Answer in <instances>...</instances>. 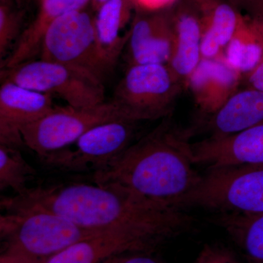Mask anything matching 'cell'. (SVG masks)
Returning a JSON list of instances; mask_svg holds the SVG:
<instances>
[{
  "label": "cell",
  "instance_id": "obj_1",
  "mask_svg": "<svg viewBox=\"0 0 263 263\" xmlns=\"http://www.w3.org/2000/svg\"><path fill=\"white\" fill-rule=\"evenodd\" d=\"M5 212L33 209L62 216L81 229L127 231L162 245L191 228V216L117 183H73L28 189L2 197Z\"/></svg>",
  "mask_w": 263,
  "mask_h": 263
},
{
  "label": "cell",
  "instance_id": "obj_2",
  "mask_svg": "<svg viewBox=\"0 0 263 263\" xmlns=\"http://www.w3.org/2000/svg\"><path fill=\"white\" fill-rule=\"evenodd\" d=\"M191 132L167 118L130 145L105 168L93 174L98 184L117 183L151 200L178 208L202 179L195 168Z\"/></svg>",
  "mask_w": 263,
  "mask_h": 263
},
{
  "label": "cell",
  "instance_id": "obj_3",
  "mask_svg": "<svg viewBox=\"0 0 263 263\" xmlns=\"http://www.w3.org/2000/svg\"><path fill=\"white\" fill-rule=\"evenodd\" d=\"M0 233L5 245L3 256L28 263H44L71 245L100 234L53 213L33 209L5 212L0 216Z\"/></svg>",
  "mask_w": 263,
  "mask_h": 263
},
{
  "label": "cell",
  "instance_id": "obj_4",
  "mask_svg": "<svg viewBox=\"0 0 263 263\" xmlns=\"http://www.w3.org/2000/svg\"><path fill=\"white\" fill-rule=\"evenodd\" d=\"M200 207L219 214H263V164L208 168L178 208Z\"/></svg>",
  "mask_w": 263,
  "mask_h": 263
},
{
  "label": "cell",
  "instance_id": "obj_5",
  "mask_svg": "<svg viewBox=\"0 0 263 263\" xmlns=\"http://www.w3.org/2000/svg\"><path fill=\"white\" fill-rule=\"evenodd\" d=\"M167 64L129 65L112 102L134 122L165 119L184 90Z\"/></svg>",
  "mask_w": 263,
  "mask_h": 263
},
{
  "label": "cell",
  "instance_id": "obj_6",
  "mask_svg": "<svg viewBox=\"0 0 263 263\" xmlns=\"http://www.w3.org/2000/svg\"><path fill=\"white\" fill-rule=\"evenodd\" d=\"M41 60L73 67L103 81L111 70L99 47L95 17L84 9L59 17L46 29Z\"/></svg>",
  "mask_w": 263,
  "mask_h": 263
},
{
  "label": "cell",
  "instance_id": "obj_7",
  "mask_svg": "<svg viewBox=\"0 0 263 263\" xmlns=\"http://www.w3.org/2000/svg\"><path fill=\"white\" fill-rule=\"evenodd\" d=\"M2 76L27 89L56 95L73 108H93L105 103L103 81L57 62L30 60L4 69Z\"/></svg>",
  "mask_w": 263,
  "mask_h": 263
},
{
  "label": "cell",
  "instance_id": "obj_8",
  "mask_svg": "<svg viewBox=\"0 0 263 263\" xmlns=\"http://www.w3.org/2000/svg\"><path fill=\"white\" fill-rule=\"evenodd\" d=\"M119 119L127 120L112 101L87 108L55 106L46 116L24 127L22 139L24 146L42 159L74 144L95 126Z\"/></svg>",
  "mask_w": 263,
  "mask_h": 263
},
{
  "label": "cell",
  "instance_id": "obj_9",
  "mask_svg": "<svg viewBox=\"0 0 263 263\" xmlns=\"http://www.w3.org/2000/svg\"><path fill=\"white\" fill-rule=\"evenodd\" d=\"M136 123L119 119L95 126L77 140L72 149L43 157V163L66 172L101 171L132 145Z\"/></svg>",
  "mask_w": 263,
  "mask_h": 263
},
{
  "label": "cell",
  "instance_id": "obj_10",
  "mask_svg": "<svg viewBox=\"0 0 263 263\" xmlns=\"http://www.w3.org/2000/svg\"><path fill=\"white\" fill-rule=\"evenodd\" d=\"M55 108L53 96L4 80L0 87V145L24 146L22 130Z\"/></svg>",
  "mask_w": 263,
  "mask_h": 263
},
{
  "label": "cell",
  "instance_id": "obj_11",
  "mask_svg": "<svg viewBox=\"0 0 263 263\" xmlns=\"http://www.w3.org/2000/svg\"><path fill=\"white\" fill-rule=\"evenodd\" d=\"M191 146L195 163L208 168L263 164V124L229 136L209 137Z\"/></svg>",
  "mask_w": 263,
  "mask_h": 263
},
{
  "label": "cell",
  "instance_id": "obj_12",
  "mask_svg": "<svg viewBox=\"0 0 263 263\" xmlns=\"http://www.w3.org/2000/svg\"><path fill=\"white\" fill-rule=\"evenodd\" d=\"M171 15L174 38L167 65L186 89L190 76L202 60L201 15L195 0H179L171 8Z\"/></svg>",
  "mask_w": 263,
  "mask_h": 263
},
{
  "label": "cell",
  "instance_id": "obj_13",
  "mask_svg": "<svg viewBox=\"0 0 263 263\" xmlns=\"http://www.w3.org/2000/svg\"><path fill=\"white\" fill-rule=\"evenodd\" d=\"M242 76L226 59L202 60L188 81L194 101L202 113L210 116L222 108L239 91Z\"/></svg>",
  "mask_w": 263,
  "mask_h": 263
},
{
  "label": "cell",
  "instance_id": "obj_14",
  "mask_svg": "<svg viewBox=\"0 0 263 263\" xmlns=\"http://www.w3.org/2000/svg\"><path fill=\"white\" fill-rule=\"evenodd\" d=\"M173 38L171 8L155 14L136 16L127 42L129 65L167 64Z\"/></svg>",
  "mask_w": 263,
  "mask_h": 263
},
{
  "label": "cell",
  "instance_id": "obj_15",
  "mask_svg": "<svg viewBox=\"0 0 263 263\" xmlns=\"http://www.w3.org/2000/svg\"><path fill=\"white\" fill-rule=\"evenodd\" d=\"M158 246L130 232H105L71 245L44 263H100L124 252H152Z\"/></svg>",
  "mask_w": 263,
  "mask_h": 263
},
{
  "label": "cell",
  "instance_id": "obj_16",
  "mask_svg": "<svg viewBox=\"0 0 263 263\" xmlns=\"http://www.w3.org/2000/svg\"><path fill=\"white\" fill-rule=\"evenodd\" d=\"M201 15L202 60L224 58V49L243 14L228 0H195Z\"/></svg>",
  "mask_w": 263,
  "mask_h": 263
},
{
  "label": "cell",
  "instance_id": "obj_17",
  "mask_svg": "<svg viewBox=\"0 0 263 263\" xmlns=\"http://www.w3.org/2000/svg\"><path fill=\"white\" fill-rule=\"evenodd\" d=\"M263 124V90L239 89L226 105L209 117L205 129L209 137L229 136Z\"/></svg>",
  "mask_w": 263,
  "mask_h": 263
},
{
  "label": "cell",
  "instance_id": "obj_18",
  "mask_svg": "<svg viewBox=\"0 0 263 263\" xmlns=\"http://www.w3.org/2000/svg\"><path fill=\"white\" fill-rule=\"evenodd\" d=\"M133 4V0H108L99 8L95 17L99 47L110 69L129 41L130 32L122 34V31L130 18Z\"/></svg>",
  "mask_w": 263,
  "mask_h": 263
},
{
  "label": "cell",
  "instance_id": "obj_19",
  "mask_svg": "<svg viewBox=\"0 0 263 263\" xmlns=\"http://www.w3.org/2000/svg\"><path fill=\"white\" fill-rule=\"evenodd\" d=\"M91 0H41L37 18L24 31L16 46L4 62L5 69L13 68L30 61L40 51L41 41L50 24L59 17L84 9Z\"/></svg>",
  "mask_w": 263,
  "mask_h": 263
},
{
  "label": "cell",
  "instance_id": "obj_20",
  "mask_svg": "<svg viewBox=\"0 0 263 263\" xmlns=\"http://www.w3.org/2000/svg\"><path fill=\"white\" fill-rule=\"evenodd\" d=\"M215 221L239 247L246 262L263 263V214H220Z\"/></svg>",
  "mask_w": 263,
  "mask_h": 263
},
{
  "label": "cell",
  "instance_id": "obj_21",
  "mask_svg": "<svg viewBox=\"0 0 263 263\" xmlns=\"http://www.w3.org/2000/svg\"><path fill=\"white\" fill-rule=\"evenodd\" d=\"M262 46L253 21L243 15L224 49L228 65L245 76L258 65Z\"/></svg>",
  "mask_w": 263,
  "mask_h": 263
},
{
  "label": "cell",
  "instance_id": "obj_22",
  "mask_svg": "<svg viewBox=\"0 0 263 263\" xmlns=\"http://www.w3.org/2000/svg\"><path fill=\"white\" fill-rule=\"evenodd\" d=\"M36 171L25 160L19 148L0 145V190L10 189L22 195L29 188L27 183Z\"/></svg>",
  "mask_w": 263,
  "mask_h": 263
},
{
  "label": "cell",
  "instance_id": "obj_23",
  "mask_svg": "<svg viewBox=\"0 0 263 263\" xmlns=\"http://www.w3.org/2000/svg\"><path fill=\"white\" fill-rule=\"evenodd\" d=\"M19 21L9 7L0 6V55L3 58L13 41L18 35Z\"/></svg>",
  "mask_w": 263,
  "mask_h": 263
},
{
  "label": "cell",
  "instance_id": "obj_24",
  "mask_svg": "<svg viewBox=\"0 0 263 263\" xmlns=\"http://www.w3.org/2000/svg\"><path fill=\"white\" fill-rule=\"evenodd\" d=\"M193 263H241L229 249L219 246L206 245Z\"/></svg>",
  "mask_w": 263,
  "mask_h": 263
},
{
  "label": "cell",
  "instance_id": "obj_25",
  "mask_svg": "<svg viewBox=\"0 0 263 263\" xmlns=\"http://www.w3.org/2000/svg\"><path fill=\"white\" fill-rule=\"evenodd\" d=\"M251 18L253 21L260 40L262 56L257 67L247 75L242 77V82L245 83V88L263 90V15L257 18Z\"/></svg>",
  "mask_w": 263,
  "mask_h": 263
},
{
  "label": "cell",
  "instance_id": "obj_26",
  "mask_svg": "<svg viewBox=\"0 0 263 263\" xmlns=\"http://www.w3.org/2000/svg\"><path fill=\"white\" fill-rule=\"evenodd\" d=\"M233 7L249 18L263 15V0H228Z\"/></svg>",
  "mask_w": 263,
  "mask_h": 263
},
{
  "label": "cell",
  "instance_id": "obj_27",
  "mask_svg": "<svg viewBox=\"0 0 263 263\" xmlns=\"http://www.w3.org/2000/svg\"><path fill=\"white\" fill-rule=\"evenodd\" d=\"M122 254L112 256L105 259L103 263H160L146 254H138L122 256Z\"/></svg>",
  "mask_w": 263,
  "mask_h": 263
},
{
  "label": "cell",
  "instance_id": "obj_28",
  "mask_svg": "<svg viewBox=\"0 0 263 263\" xmlns=\"http://www.w3.org/2000/svg\"><path fill=\"white\" fill-rule=\"evenodd\" d=\"M179 0H133V3L141 9L150 11L171 8Z\"/></svg>",
  "mask_w": 263,
  "mask_h": 263
},
{
  "label": "cell",
  "instance_id": "obj_29",
  "mask_svg": "<svg viewBox=\"0 0 263 263\" xmlns=\"http://www.w3.org/2000/svg\"><path fill=\"white\" fill-rule=\"evenodd\" d=\"M1 263H28L23 262V261L17 260V259L10 258V257H1Z\"/></svg>",
  "mask_w": 263,
  "mask_h": 263
},
{
  "label": "cell",
  "instance_id": "obj_30",
  "mask_svg": "<svg viewBox=\"0 0 263 263\" xmlns=\"http://www.w3.org/2000/svg\"><path fill=\"white\" fill-rule=\"evenodd\" d=\"M107 1H108V0H91L93 7H94L95 9L97 10H98L104 3H106Z\"/></svg>",
  "mask_w": 263,
  "mask_h": 263
}]
</instances>
